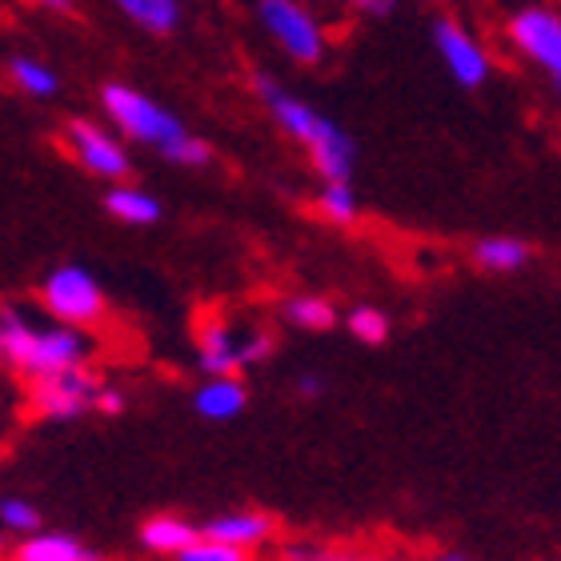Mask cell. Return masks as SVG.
<instances>
[{"label": "cell", "instance_id": "20", "mask_svg": "<svg viewBox=\"0 0 561 561\" xmlns=\"http://www.w3.org/2000/svg\"><path fill=\"white\" fill-rule=\"evenodd\" d=\"M317 209H321V217H325V221H333V225H353V221H357V197H353L350 181L321 188Z\"/></svg>", "mask_w": 561, "mask_h": 561}, {"label": "cell", "instance_id": "28", "mask_svg": "<svg viewBox=\"0 0 561 561\" xmlns=\"http://www.w3.org/2000/svg\"><path fill=\"white\" fill-rule=\"evenodd\" d=\"M353 4H357V9H365V12H374V16H389L398 0H353Z\"/></svg>", "mask_w": 561, "mask_h": 561}, {"label": "cell", "instance_id": "26", "mask_svg": "<svg viewBox=\"0 0 561 561\" xmlns=\"http://www.w3.org/2000/svg\"><path fill=\"white\" fill-rule=\"evenodd\" d=\"M96 413H108V417L125 413V393H121V389H101V398H96Z\"/></svg>", "mask_w": 561, "mask_h": 561}, {"label": "cell", "instance_id": "11", "mask_svg": "<svg viewBox=\"0 0 561 561\" xmlns=\"http://www.w3.org/2000/svg\"><path fill=\"white\" fill-rule=\"evenodd\" d=\"M245 405H249V389L241 386V377H209L193 393V410L205 421H233L245 413Z\"/></svg>", "mask_w": 561, "mask_h": 561}, {"label": "cell", "instance_id": "16", "mask_svg": "<svg viewBox=\"0 0 561 561\" xmlns=\"http://www.w3.org/2000/svg\"><path fill=\"white\" fill-rule=\"evenodd\" d=\"M473 261L485 273H517L529 261V245L517 237H481L473 245Z\"/></svg>", "mask_w": 561, "mask_h": 561}, {"label": "cell", "instance_id": "13", "mask_svg": "<svg viewBox=\"0 0 561 561\" xmlns=\"http://www.w3.org/2000/svg\"><path fill=\"white\" fill-rule=\"evenodd\" d=\"M273 522L265 514H221V517H209L201 534L209 541H225V546H237V550H253L261 541L270 538Z\"/></svg>", "mask_w": 561, "mask_h": 561}, {"label": "cell", "instance_id": "22", "mask_svg": "<svg viewBox=\"0 0 561 561\" xmlns=\"http://www.w3.org/2000/svg\"><path fill=\"white\" fill-rule=\"evenodd\" d=\"M0 526L33 538V534H41V510L33 502H24V497H4L0 502Z\"/></svg>", "mask_w": 561, "mask_h": 561}, {"label": "cell", "instance_id": "27", "mask_svg": "<svg viewBox=\"0 0 561 561\" xmlns=\"http://www.w3.org/2000/svg\"><path fill=\"white\" fill-rule=\"evenodd\" d=\"M297 393H301V398H321V393H325V381L317 374H305V377H297Z\"/></svg>", "mask_w": 561, "mask_h": 561}, {"label": "cell", "instance_id": "2", "mask_svg": "<svg viewBox=\"0 0 561 561\" xmlns=\"http://www.w3.org/2000/svg\"><path fill=\"white\" fill-rule=\"evenodd\" d=\"M0 357L9 369L33 386V381H45V377L72 374V369H84V357H89V341H84L81 329L69 325H28L16 309H4L0 313Z\"/></svg>", "mask_w": 561, "mask_h": 561}, {"label": "cell", "instance_id": "14", "mask_svg": "<svg viewBox=\"0 0 561 561\" xmlns=\"http://www.w3.org/2000/svg\"><path fill=\"white\" fill-rule=\"evenodd\" d=\"M12 561H105L96 550H89L84 541L69 538V534H33L24 538L16 550H12Z\"/></svg>", "mask_w": 561, "mask_h": 561}, {"label": "cell", "instance_id": "17", "mask_svg": "<svg viewBox=\"0 0 561 561\" xmlns=\"http://www.w3.org/2000/svg\"><path fill=\"white\" fill-rule=\"evenodd\" d=\"M113 4L152 36L173 33L176 24H181V0H113Z\"/></svg>", "mask_w": 561, "mask_h": 561}, {"label": "cell", "instance_id": "8", "mask_svg": "<svg viewBox=\"0 0 561 561\" xmlns=\"http://www.w3.org/2000/svg\"><path fill=\"white\" fill-rule=\"evenodd\" d=\"M433 45H437V57L445 60V69L461 89H478L490 77V57L485 48L478 45V36L461 28L457 21H437L433 24Z\"/></svg>", "mask_w": 561, "mask_h": 561}, {"label": "cell", "instance_id": "9", "mask_svg": "<svg viewBox=\"0 0 561 561\" xmlns=\"http://www.w3.org/2000/svg\"><path fill=\"white\" fill-rule=\"evenodd\" d=\"M65 140H69L72 157L89 173L108 176V181H121V176L129 173V152H125V145L113 133L101 129V125H93V121H69Z\"/></svg>", "mask_w": 561, "mask_h": 561}, {"label": "cell", "instance_id": "19", "mask_svg": "<svg viewBox=\"0 0 561 561\" xmlns=\"http://www.w3.org/2000/svg\"><path fill=\"white\" fill-rule=\"evenodd\" d=\"M9 72H12V81L21 84L28 96H53V93H57V72L48 69L45 60L12 57L9 60Z\"/></svg>", "mask_w": 561, "mask_h": 561}, {"label": "cell", "instance_id": "24", "mask_svg": "<svg viewBox=\"0 0 561 561\" xmlns=\"http://www.w3.org/2000/svg\"><path fill=\"white\" fill-rule=\"evenodd\" d=\"M285 561H374L365 553H337V550H313V546H285L280 550Z\"/></svg>", "mask_w": 561, "mask_h": 561}, {"label": "cell", "instance_id": "4", "mask_svg": "<svg viewBox=\"0 0 561 561\" xmlns=\"http://www.w3.org/2000/svg\"><path fill=\"white\" fill-rule=\"evenodd\" d=\"M41 305L57 317V325L89 329L105 317V289L84 265H57L41 280Z\"/></svg>", "mask_w": 561, "mask_h": 561}, {"label": "cell", "instance_id": "3", "mask_svg": "<svg viewBox=\"0 0 561 561\" xmlns=\"http://www.w3.org/2000/svg\"><path fill=\"white\" fill-rule=\"evenodd\" d=\"M101 105H105L108 121H113L125 137L161 149L164 161L193 164V169H197V164H209V145L193 137V133H188L173 113H164L152 96L137 93L129 84H105V89H101Z\"/></svg>", "mask_w": 561, "mask_h": 561}, {"label": "cell", "instance_id": "30", "mask_svg": "<svg viewBox=\"0 0 561 561\" xmlns=\"http://www.w3.org/2000/svg\"><path fill=\"white\" fill-rule=\"evenodd\" d=\"M433 561H469V558H461V553H437Z\"/></svg>", "mask_w": 561, "mask_h": 561}, {"label": "cell", "instance_id": "7", "mask_svg": "<svg viewBox=\"0 0 561 561\" xmlns=\"http://www.w3.org/2000/svg\"><path fill=\"white\" fill-rule=\"evenodd\" d=\"M510 41L522 57H529L538 69L553 77L561 89V16L541 4H526L510 16Z\"/></svg>", "mask_w": 561, "mask_h": 561}, {"label": "cell", "instance_id": "6", "mask_svg": "<svg viewBox=\"0 0 561 561\" xmlns=\"http://www.w3.org/2000/svg\"><path fill=\"white\" fill-rule=\"evenodd\" d=\"M101 389L105 386H101L89 369H72V374L33 381V386H28V405H33L36 417H45V421H77L89 410H96Z\"/></svg>", "mask_w": 561, "mask_h": 561}, {"label": "cell", "instance_id": "12", "mask_svg": "<svg viewBox=\"0 0 561 561\" xmlns=\"http://www.w3.org/2000/svg\"><path fill=\"white\" fill-rule=\"evenodd\" d=\"M197 362L209 377H237V369H241V341H233L225 321H205L197 341Z\"/></svg>", "mask_w": 561, "mask_h": 561}, {"label": "cell", "instance_id": "18", "mask_svg": "<svg viewBox=\"0 0 561 561\" xmlns=\"http://www.w3.org/2000/svg\"><path fill=\"white\" fill-rule=\"evenodd\" d=\"M285 321L297 329H309V333H325V329L337 325V309L325 301V297H289L285 301Z\"/></svg>", "mask_w": 561, "mask_h": 561}, {"label": "cell", "instance_id": "10", "mask_svg": "<svg viewBox=\"0 0 561 561\" xmlns=\"http://www.w3.org/2000/svg\"><path fill=\"white\" fill-rule=\"evenodd\" d=\"M201 538H205L201 526H193V522L173 517V514L149 517V522L140 526V546L149 553H161V558H181V553L193 550Z\"/></svg>", "mask_w": 561, "mask_h": 561}, {"label": "cell", "instance_id": "25", "mask_svg": "<svg viewBox=\"0 0 561 561\" xmlns=\"http://www.w3.org/2000/svg\"><path fill=\"white\" fill-rule=\"evenodd\" d=\"M273 353V337L270 333H253V337L241 341V369L245 365H261Z\"/></svg>", "mask_w": 561, "mask_h": 561}, {"label": "cell", "instance_id": "15", "mask_svg": "<svg viewBox=\"0 0 561 561\" xmlns=\"http://www.w3.org/2000/svg\"><path fill=\"white\" fill-rule=\"evenodd\" d=\"M105 209L113 213L121 225H157L161 221V201L152 197V193H145V188H133V185L108 188Z\"/></svg>", "mask_w": 561, "mask_h": 561}, {"label": "cell", "instance_id": "5", "mask_svg": "<svg viewBox=\"0 0 561 561\" xmlns=\"http://www.w3.org/2000/svg\"><path fill=\"white\" fill-rule=\"evenodd\" d=\"M257 16L265 24V33L277 41L293 60L313 65L325 53V33L313 21V12L297 4V0H257Z\"/></svg>", "mask_w": 561, "mask_h": 561}, {"label": "cell", "instance_id": "23", "mask_svg": "<svg viewBox=\"0 0 561 561\" xmlns=\"http://www.w3.org/2000/svg\"><path fill=\"white\" fill-rule=\"evenodd\" d=\"M176 561H249L245 550H237V546H225V541H209L201 538L193 550H185Z\"/></svg>", "mask_w": 561, "mask_h": 561}, {"label": "cell", "instance_id": "1", "mask_svg": "<svg viewBox=\"0 0 561 561\" xmlns=\"http://www.w3.org/2000/svg\"><path fill=\"white\" fill-rule=\"evenodd\" d=\"M249 81H253V89H257L261 101L273 108V117H277L280 129L289 133L293 140H301L305 149H309V161H313V169L321 173L325 185H341V181H350L353 157H357V152H353V140L345 137L333 121L321 117L313 105H305V101L289 96L277 81H273V77H265V72H253Z\"/></svg>", "mask_w": 561, "mask_h": 561}, {"label": "cell", "instance_id": "29", "mask_svg": "<svg viewBox=\"0 0 561 561\" xmlns=\"http://www.w3.org/2000/svg\"><path fill=\"white\" fill-rule=\"evenodd\" d=\"M33 4H45V9H53V12H69L72 9V0H33Z\"/></svg>", "mask_w": 561, "mask_h": 561}, {"label": "cell", "instance_id": "21", "mask_svg": "<svg viewBox=\"0 0 561 561\" xmlns=\"http://www.w3.org/2000/svg\"><path fill=\"white\" fill-rule=\"evenodd\" d=\"M345 325H350L353 337L365 341V345H381V341L389 337V317L381 313V309H374V305H357V309L345 317Z\"/></svg>", "mask_w": 561, "mask_h": 561}]
</instances>
